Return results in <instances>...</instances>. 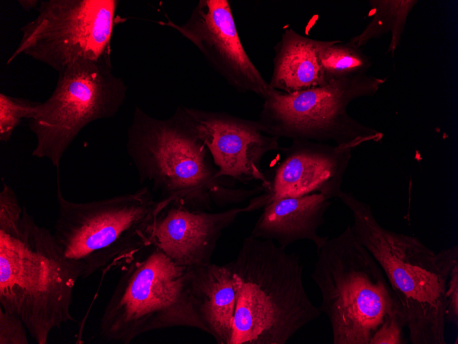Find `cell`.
I'll return each instance as SVG.
<instances>
[{
    "mask_svg": "<svg viewBox=\"0 0 458 344\" xmlns=\"http://www.w3.org/2000/svg\"><path fill=\"white\" fill-rule=\"evenodd\" d=\"M19 3L21 8L25 10H29L34 8H37V4L40 3L37 0H19Z\"/></svg>",
    "mask_w": 458,
    "mask_h": 344,
    "instance_id": "25",
    "label": "cell"
},
{
    "mask_svg": "<svg viewBox=\"0 0 458 344\" xmlns=\"http://www.w3.org/2000/svg\"><path fill=\"white\" fill-rule=\"evenodd\" d=\"M173 327L208 334L193 306L191 268L152 244L122 269L100 320V336L128 344L145 333Z\"/></svg>",
    "mask_w": 458,
    "mask_h": 344,
    "instance_id": "7",
    "label": "cell"
},
{
    "mask_svg": "<svg viewBox=\"0 0 458 344\" xmlns=\"http://www.w3.org/2000/svg\"><path fill=\"white\" fill-rule=\"evenodd\" d=\"M243 212L245 207L212 212L171 202L157 216L152 244L180 266L208 264L224 230Z\"/></svg>",
    "mask_w": 458,
    "mask_h": 344,
    "instance_id": "14",
    "label": "cell"
},
{
    "mask_svg": "<svg viewBox=\"0 0 458 344\" xmlns=\"http://www.w3.org/2000/svg\"><path fill=\"white\" fill-rule=\"evenodd\" d=\"M127 152L140 183L191 209L211 211L213 205L237 204L262 192L238 188L221 178L184 106L167 119L155 118L134 106L127 132Z\"/></svg>",
    "mask_w": 458,
    "mask_h": 344,
    "instance_id": "1",
    "label": "cell"
},
{
    "mask_svg": "<svg viewBox=\"0 0 458 344\" xmlns=\"http://www.w3.org/2000/svg\"><path fill=\"white\" fill-rule=\"evenodd\" d=\"M311 278L321 295L333 344H370L385 319L402 310L385 275L351 226L317 249Z\"/></svg>",
    "mask_w": 458,
    "mask_h": 344,
    "instance_id": "6",
    "label": "cell"
},
{
    "mask_svg": "<svg viewBox=\"0 0 458 344\" xmlns=\"http://www.w3.org/2000/svg\"><path fill=\"white\" fill-rule=\"evenodd\" d=\"M385 80L365 73L293 93L270 88L258 122L264 133L279 139L331 141L351 150L376 142L383 134L350 117L347 107L354 99L375 94Z\"/></svg>",
    "mask_w": 458,
    "mask_h": 344,
    "instance_id": "8",
    "label": "cell"
},
{
    "mask_svg": "<svg viewBox=\"0 0 458 344\" xmlns=\"http://www.w3.org/2000/svg\"><path fill=\"white\" fill-rule=\"evenodd\" d=\"M159 23L188 39L237 91L263 99L267 94L269 84L243 47L228 1L200 0L185 23L178 25L169 19Z\"/></svg>",
    "mask_w": 458,
    "mask_h": 344,
    "instance_id": "11",
    "label": "cell"
},
{
    "mask_svg": "<svg viewBox=\"0 0 458 344\" xmlns=\"http://www.w3.org/2000/svg\"><path fill=\"white\" fill-rule=\"evenodd\" d=\"M58 216L54 237L82 277L130 264L152 245L157 216L170 201L149 186L133 193L86 203L67 200L57 179Z\"/></svg>",
    "mask_w": 458,
    "mask_h": 344,
    "instance_id": "5",
    "label": "cell"
},
{
    "mask_svg": "<svg viewBox=\"0 0 458 344\" xmlns=\"http://www.w3.org/2000/svg\"><path fill=\"white\" fill-rule=\"evenodd\" d=\"M405 326L403 312L398 310L385 319L373 335L370 344L406 343L402 332Z\"/></svg>",
    "mask_w": 458,
    "mask_h": 344,
    "instance_id": "23",
    "label": "cell"
},
{
    "mask_svg": "<svg viewBox=\"0 0 458 344\" xmlns=\"http://www.w3.org/2000/svg\"><path fill=\"white\" fill-rule=\"evenodd\" d=\"M23 207H21L14 190L3 183L0 192V231H8L17 228L22 217Z\"/></svg>",
    "mask_w": 458,
    "mask_h": 344,
    "instance_id": "21",
    "label": "cell"
},
{
    "mask_svg": "<svg viewBox=\"0 0 458 344\" xmlns=\"http://www.w3.org/2000/svg\"><path fill=\"white\" fill-rule=\"evenodd\" d=\"M326 82L365 74L371 63L360 48L349 42L331 41L319 54Z\"/></svg>",
    "mask_w": 458,
    "mask_h": 344,
    "instance_id": "19",
    "label": "cell"
},
{
    "mask_svg": "<svg viewBox=\"0 0 458 344\" xmlns=\"http://www.w3.org/2000/svg\"><path fill=\"white\" fill-rule=\"evenodd\" d=\"M338 198L350 210L352 230L382 268L398 299L412 344H446L445 293L458 246L435 253L418 238L389 230L370 205L351 192Z\"/></svg>",
    "mask_w": 458,
    "mask_h": 344,
    "instance_id": "2",
    "label": "cell"
},
{
    "mask_svg": "<svg viewBox=\"0 0 458 344\" xmlns=\"http://www.w3.org/2000/svg\"><path fill=\"white\" fill-rule=\"evenodd\" d=\"M232 268L236 290L230 344H285L319 317L299 255L270 240L244 238Z\"/></svg>",
    "mask_w": 458,
    "mask_h": 344,
    "instance_id": "3",
    "label": "cell"
},
{
    "mask_svg": "<svg viewBox=\"0 0 458 344\" xmlns=\"http://www.w3.org/2000/svg\"><path fill=\"white\" fill-rule=\"evenodd\" d=\"M116 0H43L38 15L21 27L22 37L8 59L27 56L58 73L80 59L110 55Z\"/></svg>",
    "mask_w": 458,
    "mask_h": 344,
    "instance_id": "10",
    "label": "cell"
},
{
    "mask_svg": "<svg viewBox=\"0 0 458 344\" xmlns=\"http://www.w3.org/2000/svg\"><path fill=\"white\" fill-rule=\"evenodd\" d=\"M330 198L315 193L274 199L265 205L250 236L270 240L285 249L298 240L312 241L319 249L328 238L318 234Z\"/></svg>",
    "mask_w": 458,
    "mask_h": 344,
    "instance_id": "15",
    "label": "cell"
},
{
    "mask_svg": "<svg viewBox=\"0 0 458 344\" xmlns=\"http://www.w3.org/2000/svg\"><path fill=\"white\" fill-rule=\"evenodd\" d=\"M282 159L268 178L263 191L252 198L247 212L263 208L272 200L320 193L337 198L350 163L352 150L336 145L295 139L280 148Z\"/></svg>",
    "mask_w": 458,
    "mask_h": 344,
    "instance_id": "13",
    "label": "cell"
},
{
    "mask_svg": "<svg viewBox=\"0 0 458 344\" xmlns=\"http://www.w3.org/2000/svg\"><path fill=\"white\" fill-rule=\"evenodd\" d=\"M416 3L417 1L413 0L371 1L374 10L372 20L361 34L348 42L360 48L371 38L390 32L389 51L394 54L400 43L407 18Z\"/></svg>",
    "mask_w": 458,
    "mask_h": 344,
    "instance_id": "18",
    "label": "cell"
},
{
    "mask_svg": "<svg viewBox=\"0 0 458 344\" xmlns=\"http://www.w3.org/2000/svg\"><path fill=\"white\" fill-rule=\"evenodd\" d=\"M28 330L17 314L0 310V344H28Z\"/></svg>",
    "mask_w": 458,
    "mask_h": 344,
    "instance_id": "22",
    "label": "cell"
},
{
    "mask_svg": "<svg viewBox=\"0 0 458 344\" xmlns=\"http://www.w3.org/2000/svg\"><path fill=\"white\" fill-rule=\"evenodd\" d=\"M445 321L458 325V262L453 266L446 284Z\"/></svg>",
    "mask_w": 458,
    "mask_h": 344,
    "instance_id": "24",
    "label": "cell"
},
{
    "mask_svg": "<svg viewBox=\"0 0 458 344\" xmlns=\"http://www.w3.org/2000/svg\"><path fill=\"white\" fill-rule=\"evenodd\" d=\"M40 104L27 99L0 93V141L8 142L24 119H33Z\"/></svg>",
    "mask_w": 458,
    "mask_h": 344,
    "instance_id": "20",
    "label": "cell"
},
{
    "mask_svg": "<svg viewBox=\"0 0 458 344\" xmlns=\"http://www.w3.org/2000/svg\"><path fill=\"white\" fill-rule=\"evenodd\" d=\"M53 233L36 223L23 206L18 227L0 231V303L19 316L38 344L53 330L74 322L73 293L82 277Z\"/></svg>",
    "mask_w": 458,
    "mask_h": 344,
    "instance_id": "4",
    "label": "cell"
},
{
    "mask_svg": "<svg viewBox=\"0 0 458 344\" xmlns=\"http://www.w3.org/2000/svg\"><path fill=\"white\" fill-rule=\"evenodd\" d=\"M184 108L208 148L220 177L245 184L260 181L263 190L267 186L268 178L261 163L267 152L280 150L279 138L264 133L258 120L226 112Z\"/></svg>",
    "mask_w": 458,
    "mask_h": 344,
    "instance_id": "12",
    "label": "cell"
},
{
    "mask_svg": "<svg viewBox=\"0 0 458 344\" xmlns=\"http://www.w3.org/2000/svg\"><path fill=\"white\" fill-rule=\"evenodd\" d=\"M128 87L113 73L110 55L80 59L58 73L55 89L29 120L36 139L32 156L59 168L80 131L96 120L113 117L124 104Z\"/></svg>",
    "mask_w": 458,
    "mask_h": 344,
    "instance_id": "9",
    "label": "cell"
},
{
    "mask_svg": "<svg viewBox=\"0 0 458 344\" xmlns=\"http://www.w3.org/2000/svg\"><path fill=\"white\" fill-rule=\"evenodd\" d=\"M330 41L312 39L292 28L285 29L274 47L269 87L293 93L326 85L319 54Z\"/></svg>",
    "mask_w": 458,
    "mask_h": 344,
    "instance_id": "17",
    "label": "cell"
},
{
    "mask_svg": "<svg viewBox=\"0 0 458 344\" xmlns=\"http://www.w3.org/2000/svg\"><path fill=\"white\" fill-rule=\"evenodd\" d=\"M191 295L195 310L218 344H230L236 290L229 263L191 268Z\"/></svg>",
    "mask_w": 458,
    "mask_h": 344,
    "instance_id": "16",
    "label": "cell"
}]
</instances>
